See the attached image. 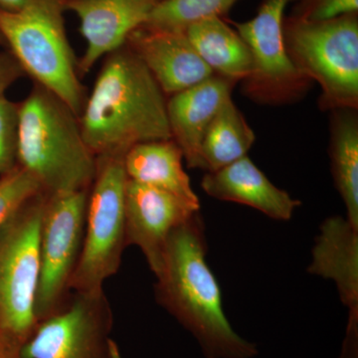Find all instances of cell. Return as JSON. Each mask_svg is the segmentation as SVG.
Segmentation results:
<instances>
[{"label":"cell","instance_id":"ac0fdd59","mask_svg":"<svg viewBox=\"0 0 358 358\" xmlns=\"http://www.w3.org/2000/svg\"><path fill=\"white\" fill-rule=\"evenodd\" d=\"M186 36L214 74L238 83L252 72L248 45L225 18H208L186 29Z\"/></svg>","mask_w":358,"mask_h":358},{"label":"cell","instance_id":"8fae6325","mask_svg":"<svg viewBox=\"0 0 358 358\" xmlns=\"http://www.w3.org/2000/svg\"><path fill=\"white\" fill-rule=\"evenodd\" d=\"M199 207L173 193L128 181L126 192L127 246L138 247L155 277L164 262L169 235L185 223Z\"/></svg>","mask_w":358,"mask_h":358},{"label":"cell","instance_id":"f1b7e54d","mask_svg":"<svg viewBox=\"0 0 358 358\" xmlns=\"http://www.w3.org/2000/svg\"><path fill=\"white\" fill-rule=\"evenodd\" d=\"M105 358H122L119 348H117V343H115L114 339H110L109 350H108Z\"/></svg>","mask_w":358,"mask_h":358},{"label":"cell","instance_id":"f546056e","mask_svg":"<svg viewBox=\"0 0 358 358\" xmlns=\"http://www.w3.org/2000/svg\"><path fill=\"white\" fill-rule=\"evenodd\" d=\"M0 45L6 47V41H4L3 37H2L1 32H0Z\"/></svg>","mask_w":358,"mask_h":358},{"label":"cell","instance_id":"d4e9b609","mask_svg":"<svg viewBox=\"0 0 358 358\" xmlns=\"http://www.w3.org/2000/svg\"><path fill=\"white\" fill-rule=\"evenodd\" d=\"M26 76L18 61L8 50L0 52V98L21 78Z\"/></svg>","mask_w":358,"mask_h":358},{"label":"cell","instance_id":"2e32d148","mask_svg":"<svg viewBox=\"0 0 358 358\" xmlns=\"http://www.w3.org/2000/svg\"><path fill=\"white\" fill-rule=\"evenodd\" d=\"M308 272L333 280L348 315L358 317V228L348 219L331 216L322 223Z\"/></svg>","mask_w":358,"mask_h":358},{"label":"cell","instance_id":"ffe728a7","mask_svg":"<svg viewBox=\"0 0 358 358\" xmlns=\"http://www.w3.org/2000/svg\"><path fill=\"white\" fill-rule=\"evenodd\" d=\"M255 140V133L231 96L205 133L201 145L204 171L213 173L246 157Z\"/></svg>","mask_w":358,"mask_h":358},{"label":"cell","instance_id":"277c9868","mask_svg":"<svg viewBox=\"0 0 358 358\" xmlns=\"http://www.w3.org/2000/svg\"><path fill=\"white\" fill-rule=\"evenodd\" d=\"M66 3L67 0H26L20 10H0V32L25 75L79 117L88 93L66 32Z\"/></svg>","mask_w":358,"mask_h":358},{"label":"cell","instance_id":"9c48e42d","mask_svg":"<svg viewBox=\"0 0 358 358\" xmlns=\"http://www.w3.org/2000/svg\"><path fill=\"white\" fill-rule=\"evenodd\" d=\"M291 1L263 0L256 15L245 22L226 17L251 52L252 72L242 84L244 95L257 103H296L312 86V82L294 67L285 45L282 22Z\"/></svg>","mask_w":358,"mask_h":358},{"label":"cell","instance_id":"ba28073f","mask_svg":"<svg viewBox=\"0 0 358 358\" xmlns=\"http://www.w3.org/2000/svg\"><path fill=\"white\" fill-rule=\"evenodd\" d=\"M89 188L46 193L40 225V275L37 322L60 312L69 303L71 282L83 247Z\"/></svg>","mask_w":358,"mask_h":358},{"label":"cell","instance_id":"83f0119b","mask_svg":"<svg viewBox=\"0 0 358 358\" xmlns=\"http://www.w3.org/2000/svg\"><path fill=\"white\" fill-rule=\"evenodd\" d=\"M0 358H22L20 355V350L14 348L13 345H0Z\"/></svg>","mask_w":358,"mask_h":358},{"label":"cell","instance_id":"5bb4252c","mask_svg":"<svg viewBox=\"0 0 358 358\" xmlns=\"http://www.w3.org/2000/svg\"><path fill=\"white\" fill-rule=\"evenodd\" d=\"M236 84L214 74L167 99L171 140L180 148L189 169H203L201 145L205 133L219 109L232 96Z\"/></svg>","mask_w":358,"mask_h":358},{"label":"cell","instance_id":"e0dca14e","mask_svg":"<svg viewBox=\"0 0 358 358\" xmlns=\"http://www.w3.org/2000/svg\"><path fill=\"white\" fill-rule=\"evenodd\" d=\"M183 159L182 152L171 138L134 145L124 155V164L129 180L173 193L200 208Z\"/></svg>","mask_w":358,"mask_h":358},{"label":"cell","instance_id":"30bf717a","mask_svg":"<svg viewBox=\"0 0 358 358\" xmlns=\"http://www.w3.org/2000/svg\"><path fill=\"white\" fill-rule=\"evenodd\" d=\"M114 315L103 289L73 292L60 312L39 320L22 358H105Z\"/></svg>","mask_w":358,"mask_h":358},{"label":"cell","instance_id":"5b68a950","mask_svg":"<svg viewBox=\"0 0 358 358\" xmlns=\"http://www.w3.org/2000/svg\"><path fill=\"white\" fill-rule=\"evenodd\" d=\"M282 32L294 67L320 86V110H358V13L322 21L285 16Z\"/></svg>","mask_w":358,"mask_h":358},{"label":"cell","instance_id":"6da1fadb","mask_svg":"<svg viewBox=\"0 0 358 358\" xmlns=\"http://www.w3.org/2000/svg\"><path fill=\"white\" fill-rule=\"evenodd\" d=\"M199 213L169 235L155 286V300L199 341L207 358H252L256 345L242 338L224 313L222 294L206 262Z\"/></svg>","mask_w":358,"mask_h":358},{"label":"cell","instance_id":"3957f363","mask_svg":"<svg viewBox=\"0 0 358 358\" xmlns=\"http://www.w3.org/2000/svg\"><path fill=\"white\" fill-rule=\"evenodd\" d=\"M17 159L45 193L87 189L95 176L96 155L85 143L79 117L38 84L18 103Z\"/></svg>","mask_w":358,"mask_h":358},{"label":"cell","instance_id":"d6986e66","mask_svg":"<svg viewBox=\"0 0 358 358\" xmlns=\"http://www.w3.org/2000/svg\"><path fill=\"white\" fill-rule=\"evenodd\" d=\"M358 110L331 112L329 159L334 185L345 203L346 219L358 228Z\"/></svg>","mask_w":358,"mask_h":358},{"label":"cell","instance_id":"7a4b0ae2","mask_svg":"<svg viewBox=\"0 0 358 358\" xmlns=\"http://www.w3.org/2000/svg\"><path fill=\"white\" fill-rule=\"evenodd\" d=\"M166 94L127 45L106 56L79 115L96 157L126 155L145 141L171 140Z\"/></svg>","mask_w":358,"mask_h":358},{"label":"cell","instance_id":"4316f807","mask_svg":"<svg viewBox=\"0 0 358 358\" xmlns=\"http://www.w3.org/2000/svg\"><path fill=\"white\" fill-rule=\"evenodd\" d=\"M26 0H0V10L14 13L24 6Z\"/></svg>","mask_w":358,"mask_h":358},{"label":"cell","instance_id":"7402d4cb","mask_svg":"<svg viewBox=\"0 0 358 358\" xmlns=\"http://www.w3.org/2000/svg\"><path fill=\"white\" fill-rule=\"evenodd\" d=\"M40 192L42 188L38 181L18 164L2 176L0 178V227L21 205Z\"/></svg>","mask_w":358,"mask_h":358},{"label":"cell","instance_id":"484cf974","mask_svg":"<svg viewBox=\"0 0 358 358\" xmlns=\"http://www.w3.org/2000/svg\"><path fill=\"white\" fill-rule=\"evenodd\" d=\"M341 358H358V317H348V329Z\"/></svg>","mask_w":358,"mask_h":358},{"label":"cell","instance_id":"8992f818","mask_svg":"<svg viewBox=\"0 0 358 358\" xmlns=\"http://www.w3.org/2000/svg\"><path fill=\"white\" fill-rule=\"evenodd\" d=\"M46 193L21 205L0 227V336L22 348L38 324L39 236Z\"/></svg>","mask_w":358,"mask_h":358},{"label":"cell","instance_id":"44dd1931","mask_svg":"<svg viewBox=\"0 0 358 358\" xmlns=\"http://www.w3.org/2000/svg\"><path fill=\"white\" fill-rule=\"evenodd\" d=\"M238 0H160L143 26L162 31L185 33L208 18H225Z\"/></svg>","mask_w":358,"mask_h":358},{"label":"cell","instance_id":"52a82bcc","mask_svg":"<svg viewBox=\"0 0 358 358\" xmlns=\"http://www.w3.org/2000/svg\"><path fill=\"white\" fill-rule=\"evenodd\" d=\"M122 155L96 157L89 187L83 247L71 282L72 292L103 289L117 274L127 248L126 192L128 176Z\"/></svg>","mask_w":358,"mask_h":358},{"label":"cell","instance_id":"4fadbf2b","mask_svg":"<svg viewBox=\"0 0 358 358\" xmlns=\"http://www.w3.org/2000/svg\"><path fill=\"white\" fill-rule=\"evenodd\" d=\"M126 45L150 71L167 96L192 88L214 75L185 33L141 26L131 32Z\"/></svg>","mask_w":358,"mask_h":358},{"label":"cell","instance_id":"7c38bea8","mask_svg":"<svg viewBox=\"0 0 358 358\" xmlns=\"http://www.w3.org/2000/svg\"><path fill=\"white\" fill-rule=\"evenodd\" d=\"M160 0H67L66 10L76 14L86 40L78 60L80 77L88 74L101 58L127 43L129 35L147 22Z\"/></svg>","mask_w":358,"mask_h":358},{"label":"cell","instance_id":"603a6c76","mask_svg":"<svg viewBox=\"0 0 358 358\" xmlns=\"http://www.w3.org/2000/svg\"><path fill=\"white\" fill-rule=\"evenodd\" d=\"M18 103L0 98V178L17 166Z\"/></svg>","mask_w":358,"mask_h":358},{"label":"cell","instance_id":"cb8c5ba5","mask_svg":"<svg viewBox=\"0 0 358 358\" xmlns=\"http://www.w3.org/2000/svg\"><path fill=\"white\" fill-rule=\"evenodd\" d=\"M358 13V0H299L291 15L308 21L333 20Z\"/></svg>","mask_w":358,"mask_h":358},{"label":"cell","instance_id":"4dcf8cb0","mask_svg":"<svg viewBox=\"0 0 358 358\" xmlns=\"http://www.w3.org/2000/svg\"><path fill=\"white\" fill-rule=\"evenodd\" d=\"M3 343H6V345H9V343H7L6 341H4L3 339L1 338V336H0V345H3ZM20 350V348H18Z\"/></svg>","mask_w":358,"mask_h":358},{"label":"cell","instance_id":"9a60e30c","mask_svg":"<svg viewBox=\"0 0 358 358\" xmlns=\"http://www.w3.org/2000/svg\"><path fill=\"white\" fill-rule=\"evenodd\" d=\"M201 187L213 199L247 205L275 220H289L301 205L300 200L277 187L248 155L205 174Z\"/></svg>","mask_w":358,"mask_h":358}]
</instances>
